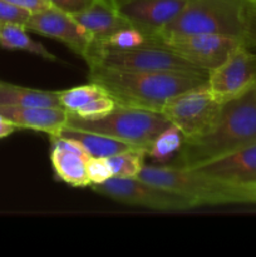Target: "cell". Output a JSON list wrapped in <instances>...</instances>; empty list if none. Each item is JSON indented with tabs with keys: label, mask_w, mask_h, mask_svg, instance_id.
Segmentation results:
<instances>
[{
	"label": "cell",
	"mask_w": 256,
	"mask_h": 257,
	"mask_svg": "<svg viewBox=\"0 0 256 257\" xmlns=\"http://www.w3.org/2000/svg\"><path fill=\"white\" fill-rule=\"evenodd\" d=\"M256 142V85L222 104L213 124L202 135L185 138L180 151L166 165L197 168Z\"/></svg>",
	"instance_id": "cell-1"
},
{
	"label": "cell",
	"mask_w": 256,
	"mask_h": 257,
	"mask_svg": "<svg viewBox=\"0 0 256 257\" xmlns=\"http://www.w3.org/2000/svg\"><path fill=\"white\" fill-rule=\"evenodd\" d=\"M88 78L102 85L118 105L161 113L170 98L207 80L203 73L127 70L92 65Z\"/></svg>",
	"instance_id": "cell-2"
},
{
	"label": "cell",
	"mask_w": 256,
	"mask_h": 257,
	"mask_svg": "<svg viewBox=\"0 0 256 257\" xmlns=\"http://www.w3.org/2000/svg\"><path fill=\"white\" fill-rule=\"evenodd\" d=\"M186 196L197 207L216 205H256V185L232 182L195 168L168 165L143 166L138 177Z\"/></svg>",
	"instance_id": "cell-3"
},
{
	"label": "cell",
	"mask_w": 256,
	"mask_h": 257,
	"mask_svg": "<svg viewBox=\"0 0 256 257\" xmlns=\"http://www.w3.org/2000/svg\"><path fill=\"white\" fill-rule=\"evenodd\" d=\"M245 0H187L180 14L158 38L185 34H220L242 40L246 29Z\"/></svg>",
	"instance_id": "cell-4"
},
{
	"label": "cell",
	"mask_w": 256,
	"mask_h": 257,
	"mask_svg": "<svg viewBox=\"0 0 256 257\" xmlns=\"http://www.w3.org/2000/svg\"><path fill=\"white\" fill-rule=\"evenodd\" d=\"M67 125L102 133L147 152L155 138L171 123L158 112L115 105L99 119H82L68 113Z\"/></svg>",
	"instance_id": "cell-5"
},
{
	"label": "cell",
	"mask_w": 256,
	"mask_h": 257,
	"mask_svg": "<svg viewBox=\"0 0 256 257\" xmlns=\"http://www.w3.org/2000/svg\"><path fill=\"white\" fill-rule=\"evenodd\" d=\"M88 67L103 65V67L117 68L127 70H152V72H183L203 73L206 70L195 67L187 60L181 58L172 50L167 49L156 39L152 44L142 47L118 49L100 45L94 40L85 57Z\"/></svg>",
	"instance_id": "cell-6"
},
{
	"label": "cell",
	"mask_w": 256,
	"mask_h": 257,
	"mask_svg": "<svg viewBox=\"0 0 256 257\" xmlns=\"http://www.w3.org/2000/svg\"><path fill=\"white\" fill-rule=\"evenodd\" d=\"M95 192L120 203L156 211H186L196 208L192 200L168 188L146 182L140 178L112 177L92 185Z\"/></svg>",
	"instance_id": "cell-7"
},
{
	"label": "cell",
	"mask_w": 256,
	"mask_h": 257,
	"mask_svg": "<svg viewBox=\"0 0 256 257\" xmlns=\"http://www.w3.org/2000/svg\"><path fill=\"white\" fill-rule=\"evenodd\" d=\"M222 104L211 94L207 80L191 89L170 98L161 114L182 132L185 138H192L208 130L221 112Z\"/></svg>",
	"instance_id": "cell-8"
},
{
	"label": "cell",
	"mask_w": 256,
	"mask_h": 257,
	"mask_svg": "<svg viewBox=\"0 0 256 257\" xmlns=\"http://www.w3.org/2000/svg\"><path fill=\"white\" fill-rule=\"evenodd\" d=\"M256 85V54L243 44L237 45L227 58L208 70L207 87L221 104L238 98Z\"/></svg>",
	"instance_id": "cell-9"
},
{
	"label": "cell",
	"mask_w": 256,
	"mask_h": 257,
	"mask_svg": "<svg viewBox=\"0 0 256 257\" xmlns=\"http://www.w3.org/2000/svg\"><path fill=\"white\" fill-rule=\"evenodd\" d=\"M161 44L200 69H213L220 65L242 40L220 34H185L158 38Z\"/></svg>",
	"instance_id": "cell-10"
},
{
	"label": "cell",
	"mask_w": 256,
	"mask_h": 257,
	"mask_svg": "<svg viewBox=\"0 0 256 257\" xmlns=\"http://www.w3.org/2000/svg\"><path fill=\"white\" fill-rule=\"evenodd\" d=\"M25 29L63 43L83 59H85L94 42V37L90 32L72 15L54 7L30 14Z\"/></svg>",
	"instance_id": "cell-11"
},
{
	"label": "cell",
	"mask_w": 256,
	"mask_h": 257,
	"mask_svg": "<svg viewBox=\"0 0 256 257\" xmlns=\"http://www.w3.org/2000/svg\"><path fill=\"white\" fill-rule=\"evenodd\" d=\"M187 0H131L120 14L147 37L156 38L185 8Z\"/></svg>",
	"instance_id": "cell-12"
},
{
	"label": "cell",
	"mask_w": 256,
	"mask_h": 257,
	"mask_svg": "<svg viewBox=\"0 0 256 257\" xmlns=\"http://www.w3.org/2000/svg\"><path fill=\"white\" fill-rule=\"evenodd\" d=\"M50 137V161L55 176L73 187H90L87 173L88 153L74 140L62 136Z\"/></svg>",
	"instance_id": "cell-13"
},
{
	"label": "cell",
	"mask_w": 256,
	"mask_h": 257,
	"mask_svg": "<svg viewBox=\"0 0 256 257\" xmlns=\"http://www.w3.org/2000/svg\"><path fill=\"white\" fill-rule=\"evenodd\" d=\"M58 93L63 109L82 119H99L117 105L109 93L94 82Z\"/></svg>",
	"instance_id": "cell-14"
},
{
	"label": "cell",
	"mask_w": 256,
	"mask_h": 257,
	"mask_svg": "<svg viewBox=\"0 0 256 257\" xmlns=\"http://www.w3.org/2000/svg\"><path fill=\"white\" fill-rule=\"evenodd\" d=\"M0 114L19 130H32L49 136H57L68 120V113L63 108L0 105Z\"/></svg>",
	"instance_id": "cell-15"
},
{
	"label": "cell",
	"mask_w": 256,
	"mask_h": 257,
	"mask_svg": "<svg viewBox=\"0 0 256 257\" xmlns=\"http://www.w3.org/2000/svg\"><path fill=\"white\" fill-rule=\"evenodd\" d=\"M195 170L232 182L256 185V142Z\"/></svg>",
	"instance_id": "cell-16"
},
{
	"label": "cell",
	"mask_w": 256,
	"mask_h": 257,
	"mask_svg": "<svg viewBox=\"0 0 256 257\" xmlns=\"http://www.w3.org/2000/svg\"><path fill=\"white\" fill-rule=\"evenodd\" d=\"M72 17L88 32H90L94 40H103L118 30L132 27V24L120 14L119 10L109 7L100 0L95 2L84 12Z\"/></svg>",
	"instance_id": "cell-17"
},
{
	"label": "cell",
	"mask_w": 256,
	"mask_h": 257,
	"mask_svg": "<svg viewBox=\"0 0 256 257\" xmlns=\"http://www.w3.org/2000/svg\"><path fill=\"white\" fill-rule=\"evenodd\" d=\"M57 136L77 141L89 157H110L130 148H136L128 143L110 138L102 133L79 130L69 125H65Z\"/></svg>",
	"instance_id": "cell-18"
},
{
	"label": "cell",
	"mask_w": 256,
	"mask_h": 257,
	"mask_svg": "<svg viewBox=\"0 0 256 257\" xmlns=\"http://www.w3.org/2000/svg\"><path fill=\"white\" fill-rule=\"evenodd\" d=\"M0 105L63 108L58 92L32 89L5 82H0Z\"/></svg>",
	"instance_id": "cell-19"
},
{
	"label": "cell",
	"mask_w": 256,
	"mask_h": 257,
	"mask_svg": "<svg viewBox=\"0 0 256 257\" xmlns=\"http://www.w3.org/2000/svg\"><path fill=\"white\" fill-rule=\"evenodd\" d=\"M27 32L28 30L20 25H3L0 27V47L9 50H23L38 55L43 59L55 62L57 57L42 43L30 38Z\"/></svg>",
	"instance_id": "cell-20"
},
{
	"label": "cell",
	"mask_w": 256,
	"mask_h": 257,
	"mask_svg": "<svg viewBox=\"0 0 256 257\" xmlns=\"http://www.w3.org/2000/svg\"><path fill=\"white\" fill-rule=\"evenodd\" d=\"M183 140L185 136L177 127L172 124L168 125L155 138L151 147L147 150V156L161 162V165H166L172 161L176 153L180 151Z\"/></svg>",
	"instance_id": "cell-21"
},
{
	"label": "cell",
	"mask_w": 256,
	"mask_h": 257,
	"mask_svg": "<svg viewBox=\"0 0 256 257\" xmlns=\"http://www.w3.org/2000/svg\"><path fill=\"white\" fill-rule=\"evenodd\" d=\"M147 152L141 148H130L114 156L107 157L112 168L113 177L136 178L145 166V157Z\"/></svg>",
	"instance_id": "cell-22"
},
{
	"label": "cell",
	"mask_w": 256,
	"mask_h": 257,
	"mask_svg": "<svg viewBox=\"0 0 256 257\" xmlns=\"http://www.w3.org/2000/svg\"><path fill=\"white\" fill-rule=\"evenodd\" d=\"M156 38H150L141 32L140 29L135 27L124 28L118 32L113 33L109 37L105 38L103 40H95L99 43L100 45L109 48H118V49H128V48H136V47H142L146 44H152Z\"/></svg>",
	"instance_id": "cell-23"
},
{
	"label": "cell",
	"mask_w": 256,
	"mask_h": 257,
	"mask_svg": "<svg viewBox=\"0 0 256 257\" xmlns=\"http://www.w3.org/2000/svg\"><path fill=\"white\" fill-rule=\"evenodd\" d=\"M32 13L23 8L15 7L5 0H0V27L3 25H27Z\"/></svg>",
	"instance_id": "cell-24"
},
{
	"label": "cell",
	"mask_w": 256,
	"mask_h": 257,
	"mask_svg": "<svg viewBox=\"0 0 256 257\" xmlns=\"http://www.w3.org/2000/svg\"><path fill=\"white\" fill-rule=\"evenodd\" d=\"M87 173L90 186L103 183L113 177L112 168L107 157H89L87 161Z\"/></svg>",
	"instance_id": "cell-25"
},
{
	"label": "cell",
	"mask_w": 256,
	"mask_h": 257,
	"mask_svg": "<svg viewBox=\"0 0 256 257\" xmlns=\"http://www.w3.org/2000/svg\"><path fill=\"white\" fill-rule=\"evenodd\" d=\"M242 43L248 49L256 50V4L251 3L246 5V29Z\"/></svg>",
	"instance_id": "cell-26"
},
{
	"label": "cell",
	"mask_w": 256,
	"mask_h": 257,
	"mask_svg": "<svg viewBox=\"0 0 256 257\" xmlns=\"http://www.w3.org/2000/svg\"><path fill=\"white\" fill-rule=\"evenodd\" d=\"M52 7L67 13V14L74 15L82 13L92 7L98 0H48Z\"/></svg>",
	"instance_id": "cell-27"
},
{
	"label": "cell",
	"mask_w": 256,
	"mask_h": 257,
	"mask_svg": "<svg viewBox=\"0 0 256 257\" xmlns=\"http://www.w3.org/2000/svg\"><path fill=\"white\" fill-rule=\"evenodd\" d=\"M5 2L10 3V4L15 5V7L23 8V9L28 10L32 14L33 13L43 12V10L52 7L48 0H5Z\"/></svg>",
	"instance_id": "cell-28"
},
{
	"label": "cell",
	"mask_w": 256,
	"mask_h": 257,
	"mask_svg": "<svg viewBox=\"0 0 256 257\" xmlns=\"http://www.w3.org/2000/svg\"><path fill=\"white\" fill-rule=\"evenodd\" d=\"M17 131H19V128L14 123H12L10 120H8L7 118H4L0 114V140L9 137L10 135L15 133Z\"/></svg>",
	"instance_id": "cell-29"
},
{
	"label": "cell",
	"mask_w": 256,
	"mask_h": 257,
	"mask_svg": "<svg viewBox=\"0 0 256 257\" xmlns=\"http://www.w3.org/2000/svg\"><path fill=\"white\" fill-rule=\"evenodd\" d=\"M100 2L105 3L107 5H109V7L114 8V9L119 10L120 8L123 7V5H125L127 3H130L131 0H100Z\"/></svg>",
	"instance_id": "cell-30"
},
{
	"label": "cell",
	"mask_w": 256,
	"mask_h": 257,
	"mask_svg": "<svg viewBox=\"0 0 256 257\" xmlns=\"http://www.w3.org/2000/svg\"><path fill=\"white\" fill-rule=\"evenodd\" d=\"M245 2L251 3V4H256V0H245Z\"/></svg>",
	"instance_id": "cell-31"
}]
</instances>
